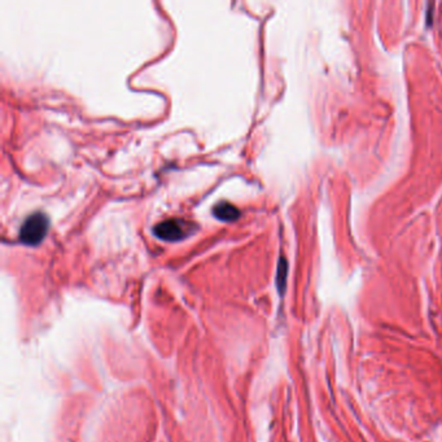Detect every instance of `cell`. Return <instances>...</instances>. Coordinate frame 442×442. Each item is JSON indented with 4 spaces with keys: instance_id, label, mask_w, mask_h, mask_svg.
<instances>
[{
    "instance_id": "cell-3",
    "label": "cell",
    "mask_w": 442,
    "mask_h": 442,
    "mask_svg": "<svg viewBox=\"0 0 442 442\" xmlns=\"http://www.w3.org/2000/svg\"><path fill=\"white\" fill-rule=\"evenodd\" d=\"M213 214L218 219L225 220V222H232L240 216V210L227 201H222L213 207Z\"/></svg>"
},
{
    "instance_id": "cell-1",
    "label": "cell",
    "mask_w": 442,
    "mask_h": 442,
    "mask_svg": "<svg viewBox=\"0 0 442 442\" xmlns=\"http://www.w3.org/2000/svg\"><path fill=\"white\" fill-rule=\"evenodd\" d=\"M50 227V220L48 216L44 213H34L28 219L22 223L21 230H20V240L25 245H35L41 244L46 234Z\"/></svg>"
},
{
    "instance_id": "cell-2",
    "label": "cell",
    "mask_w": 442,
    "mask_h": 442,
    "mask_svg": "<svg viewBox=\"0 0 442 442\" xmlns=\"http://www.w3.org/2000/svg\"><path fill=\"white\" fill-rule=\"evenodd\" d=\"M193 230L194 226L189 222L171 218V219L162 220L158 223L154 227V234L162 240L175 242V240H182L185 236H188Z\"/></svg>"
},
{
    "instance_id": "cell-4",
    "label": "cell",
    "mask_w": 442,
    "mask_h": 442,
    "mask_svg": "<svg viewBox=\"0 0 442 442\" xmlns=\"http://www.w3.org/2000/svg\"><path fill=\"white\" fill-rule=\"evenodd\" d=\"M287 261L284 258H280L279 261V267H278V276H276V283H278V288L279 292H283L284 287H286V280H287Z\"/></svg>"
}]
</instances>
